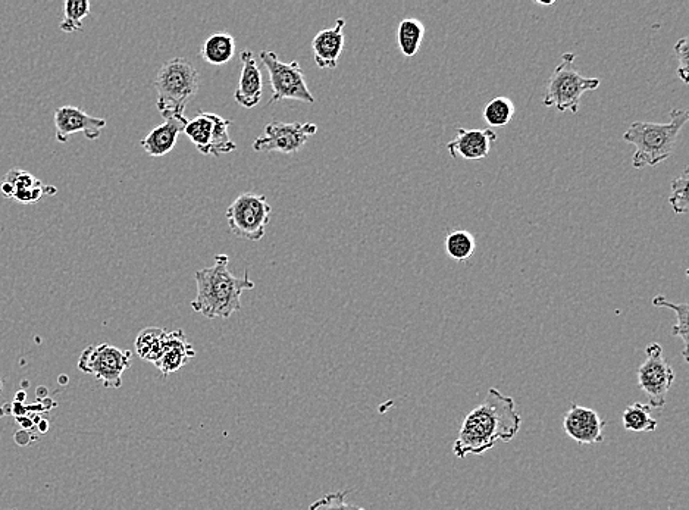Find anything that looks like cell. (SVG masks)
<instances>
[{"label":"cell","mask_w":689,"mask_h":510,"mask_svg":"<svg viewBox=\"0 0 689 510\" xmlns=\"http://www.w3.org/2000/svg\"><path fill=\"white\" fill-rule=\"evenodd\" d=\"M522 427V416L516 411L513 397L488 390L484 402L466 416L454 441L453 453L457 459L469 455H482L493 449L499 441L510 443Z\"/></svg>","instance_id":"obj_1"},{"label":"cell","mask_w":689,"mask_h":510,"mask_svg":"<svg viewBox=\"0 0 689 510\" xmlns=\"http://www.w3.org/2000/svg\"><path fill=\"white\" fill-rule=\"evenodd\" d=\"M230 258L224 253L215 256V264L199 269L194 274L197 283V296L191 308L208 319H228L241 309V294L255 289L249 278V271L243 277H236L228 269Z\"/></svg>","instance_id":"obj_2"},{"label":"cell","mask_w":689,"mask_h":510,"mask_svg":"<svg viewBox=\"0 0 689 510\" xmlns=\"http://www.w3.org/2000/svg\"><path fill=\"white\" fill-rule=\"evenodd\" d=\"M687 109H673L670 121L666 124L637 121L623 134V140L635 146L632 165L637 170L645 167H657L672 156L678 143L682 128L688 124Z\"/></svg>","instance_id":"obj_3"},{"label":"cell","mask_w":689,"mask_h":510,"mask_svg":"<svg viewBox=\"0 0 689 510\" xmlns=\"http://www.w3.org/2000/svg\"><path fill=\"white\" fill-rule=\"evenodd\" d=\"M200 74L193 62L186 58L169 59L155 78L158 106L162 117L184 115L186 106L199 92Z\"/></svg>","instance_id":"obj_4"},{"label":"cell","mask_w":689,"mask_h":510,"mask_svg":"<svg viewBox=\"0 0 689 510\" xmlns=\"http://www.w3.org/2000/svg\"><path fill=\"white\" fill-rule=\"evenodd\" d=\"M575 53L566 52L547 81L544 106L578 114L582 96L600 87L598 78L584 77L575 68Z\"/></svg>","instance_id":"obj_5"},{"label":"cell","mask_w":689,"mask_h":510,"mask_svg":"<svg viewBox=\"0 0 689 510\" xmlns=\"http://www.w3.org/2000/svg\"><path fill=\"white\" fill-rule=\"evenodd\" d=\"M133 352L109 343L93 344L81 353L78 369L93 375L105 389H121L122 375L131 366Z\"/></svg>","instance_id":"obj_6"},{"label":"cell","mask_w":689,"mask_h":510,"mask_svg":"<svg viewBox=\"0 0 689 510\" xmlns=\"http://www.w3.org/2000/svg\"><path fill=\"white\" fill-rule=\"evenodd\" d=\"M261 59L268 70L272 90L268 105L281 102V100H299L308 105L315 103L299 62H283L278 58L277 53L269 52V50H262Z\"/></svg>","instance_id":"obj_7"},{"label":"cell","mask_w":689,"mask_h":510,"mask_svg":"<svg viewBox=\"0 0 689 510\" xmlns=\"http://www.w3.org/2000/svg\"><path fill=\"white\" fill-rule=\"evenodd\" d=\"M271 215L272 206L266 202V196L256 193L238 196L225 212L231 233L249 242H259L265 237Z\"/></svg>","instance_id":"obj_8"},{"label":"cell","mask_w":689,"mask_h":510,"mask_svg":"<svg viewBox=\"0 0 689 510\" xmlns=\"http://www.w3.org/2000/svg\"><path fill=\"white\" fill-rule=\"evenodd\" d=\"M230 120L221 115L199 112L193 120L187 122L184 133L202 155H228L237 149L236 143L230 137Z\"/></svg>","instance_id":"obj_9"},{"label":"cell","mask_w":689,"mask_h":510,"mask_svg":"<svg viewBox=\"0 0 689 510\" xmlns=\"http://www.w3.org/2000/svg\"><path fill=\"white\" fill-rule=\"evenodd\" d=\"M645 355L647 358L638 368V386L647 394L651 409H663L675 381V372L663 356L662 344H650L645 349Z\"/></svg>","instance_id":"obj_10"},{"label":"cell","mask_w":689,"mask_h":510,"mask_svg":"<svg viewBox=\"0 0 689 510\" xmlns=\"http://www.w3.org/2000/svg\"><path fill=\"white\" fill-rule=\"evenodd\" d=\"M318 131V125L302 122L272 121L266 125L265 134L253 142L255 152L297 153Z\"/></svg>","instance_id":"obj_11"},{"label":"cell","mask_w":689,"mask_h":510,"mask_svg":"<svg viewBox=\"0 0 689 510\" xmlns=\"http://www.w3.org/2000/svg\"><path fill=\"white\" fill-rule=\"evenodd\" d=\"M56 140L65 143L72 134L83 133L86 139L95 140L102 136L106 120L92 117L77 106L65 105L55 111Z\"/></svg>","instance_id":"obj_12"},{"label":"cell","mask_w":689,"mask_h":510,"mask_svg":"<svg viewBox=\"0 0 689 510\" xmlns=\"http://www.w3.org/2000/svg\"><path fill=\"white\" fill-rule=\"evenodd\" d=\"M0 192L6 199L31 205V203L39 202L43 196L56 195L58 189L53 186H46L28 171L12 168L11 171L6 172L5 178L0 184Z\"/></svg>","instance_id":"obj_13"},{"label":"cell","mask_w":689,"mask_h":510,"mask_svg":"<svg viewBox=\"0 0 689 510\" xmlns=\"http://www.w3.org/2000/svg\"><path fill=\"white\" fill-rule=\"evenodd\" d=\"M606 422L594 409L584 408L572 403L571 409L563 419L566 434L578 444H598L604 440L603 430Z\"/></svg>","instance_id":"obj_14"},{"label":"cell","mask_w":689,"mask_h":510,"mask_svg":"<svg viewBox=\"0 0 689 510\" xmlns=\"http://www.w3.org/2000/svg\"><path fill=\"white\" fill-rule=\"evenodd\" d=\"M497 142L496 131L491 128H459L456 137L447 145L452 158L466 161H481L490 155L491 147Z\"/></svg>","instance_id":"obj_15"},{"label":"cell","mask_w":689,"mask_h":510,"mask_svg":"<svg viewBox=\"0 0 689 510\" xmlns=\"http://www.w3.org/2000/svg\"><path fill=\"white\" fill-rule=\"evenodd\" d=\"M344 27H346V20L338 18L334 27L319 31L313 39V59L321 70L337 68L338 59L344 49Z\"/></svg>","instance_id":"obj_16"},{"label":"cell","mask_w":689,"mask_h":510,"mask_svg":"<svg viewBox=\"0 0 689 510\" xmlns=\"http://www.w3.org/2000/svg\"><path fill=\"white\" fill-rule=\"evenodd\" d=\"M241 58V75L238 80L234 99L246 109L255 108L261 103L263 93L262 73L252 50H243Z\"/></svg>","instance_id":"obj_17"},{"label":"cell","mask_w":689,"mask_h":510,"mask_svg":"<svg viewBox=\"0 0 689 510\" xmlns=\"http://www.w3.org/2000/svg\"><path fill=\"white\" fill-rule=\"evenodd\" d=\"M164 120L161 125L153 128L140 143L144 152L153 158L168 155L177 145L178 136L180 133H184V128L189 122L186 115H171Z\"/></svg>","instance_id":"obj_18"},{"label":"cell","mask_w":689,"mask_h":510,"mask_svg":"<svg viewBox=\"0 0 689 510\" xmlns=\"http://www.w3.org/2000/svg\"><path fill=\"white\" fill-rule=\"evenodd\" d=\"M194 356L196 352L183 330L167 331L161 358L155 366L164 377H168L183 368Z\"/></svg>","instance_id":"obj_19"},{"label":"cell","mask_w":689,"mask_h":510,"mask_svg":"<svg viewBox=\"0 0 689 510\" xmlns=\"http://www.w3.org/2000/svg\"><path fill=\"white\" fill-rule=\"evenodd\" d=\"M200 55L208 64L221 67L236 55V39L230 33H214L205 40Z\"/></svg>","instance_id":"obj_20"},{"label":"cell","mask_w":689,"mask_h":510,"mask_svg":"<svg viewBox=\"0 0 689 510\" xmlns=\"http://www.w3.org/2000/svg\"><path fill=\"white\" fill-rule=\"evenodd\" d=\"M165 336H167V331L164 328L147 327L140 331L134 343L139 358L155 365L161 358Z\"/></svg>","instance_id":"obj_21"},{"label":"cell","mask_w":689,"mask_h":510,"mask_svg":"<svg viewBox=\"0 0 689 510\" xmlns=\"http://www.w3.org/2000/svg\"><path fill=\"white\" fill-rule=\"evenodd\" d=\"M425 37V25L416 18H406L397 28V43L406 58H413L421 49Z\"/></svg>","instance_id":"obj_22"},{"label":"cell","mask_w":689,"mask_h":510,"mask_svg":"<svg viewBox=\"0 0 689 510\" xmlns=\"http://www.w3.org/2000/svg\"><path fill=\"white\" fill-rule=\"evenodd\" d=\"M623 427L632 433H653L657 430V421L651 415L650 405L632 403L623 411Z\"/></svg>","instance_id":"obj_23"},{"label":"cell","mask_w":689,"mask_h":510,"mask_svg":"<svg viewBox=\"0 0 689 510\" xmlns=\"http://www.w3.org/2000/svg\"><path fill=\"white\" fill-rule=\"evenodd\" d=\"M653 305L656 308H667L672 309L676 314V325L672 328V336L679 337L684 343V350H682V355H684L685 362H688V315H689V305L687 302L673 303L667 300L665 296L659 294V296L654 297Z\"/></svg>","instance_id":"obj_24"},{"label":"cell","mask_w":689,"mask_h":510,"mask_svg":"<svg viewBox=\"0 0 689 510\" xmlns=\"http://www.w3.org/2000/svg\"><path fill=\"white\" fill-rule=\"evenodd\" d=\"M515 103L507 96H497L487 103L484 109V121L488 128L506 127L515 117Z\"/></svg>","instance_id":"obj_25"},{"label":"cell","mask_w":689,"mask_h":510,"mask_svg":"<svg viewBox=\"0 0 689 510\" xmlns=\"http://www.w3.org/2000/svg\"><path fill=\"white\" fill-rule=\"evenodd\" d=\"M476 249L474 234L466 230H456L447 234L446 252L453 261L466 262L472 258Z\"/></svg>","instance_id":"obj_26"},{"label":"cell","mask_w":689,"mask_h":510,"mask_svg":"<svg viewBox=\"0 0 689 510\" xmlns=\"http://www.w3.org/2000/svg\"><path fill=\"white\" fill-rule=\"evenodd\" d=\"M90 9L92 5L89 0H67L64 5L65 17L59 28L68 34L83 30V20L89 17Z\"/></svg>","instance_id":"obj_27"},{"label":"cell","mask_w":689,"mask_h":510,"mask_svg":"<svg viewBox=\"0 0 689 510\" xmlns=\"http://www.w3.org/2000/svg\"><path fill=\"white\" fill-rule=\"evenodd\" d=\"M688 175V168H685L682 174L672 181V193L669 196V203L672 206L673 212L678 215H685L689 211Z\"/></svg>","instance_id":"obj_28"},{"label":"cell","mask_w":689,"mask_h":510,"mask_svg":"<svg viewBox=\"0 0 689 510\" xmlns=\"http://www.w3.org/2000/svg\"><path fill=\"white\" fill-rule=\"evenodd\" d=\"M346 497L347 491H335L313 502L309 510H365L347 503Z\"/></svg>","instance_id":"obj_29"},{"label":"cell","mask_w":689,"mask_h":510,"mask_svg":"<svg viewBox=\"0 0 689 510\" xmlns=\"http://www.w3.org/2000/svg\"><path fill=\"white\" fill-rule=\"evenodd\" d=\"M689 39L688 37H682L678 42L675 43L676 59H678V75L685 84H688V74H689Z\"/></svg>","instance_id":"obj_30"},{"label":"cell","mask_w":689,"mask_h":510,"mask_svg":"<svg viewBox=\"0 0 689 510\" xmlns=\"http://www.w3.org/2000/svg\"><path fill=\"white\" fill-rule=\"evenodd\" d=\"M0 393H2V381H0Z\"/></svg>","instance_id":"obj_31"},{"label":"cell","mask_w":689,"mask_h":510,"mask_svg":"<svg viewBox=\"0 0 689 510\" xmlns=\"http://www.w3.org/2000/svg\"><path fill=\"white\" fill-rule=\"evenodd\" d=\"M9 510H17V509H9Z\"/></svg>","instance_id":"obj_32"}]
</instances>
